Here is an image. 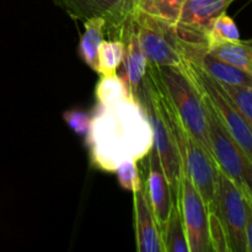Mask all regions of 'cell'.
Wrapping results in <instances>:
<instances>
[{
  "label": "cell",
  "instance_id": "3957f363",
  "mask_svg": "<svg viewBox=\"0 0 252 252\" xmlns=\"http://www.w3.org/2000/svg\"><path fill=\"white\" fill-rule=\"evenodd\" d=\"M147 71L155 79L182 125L211 153L206 110L198 90L182 64L162 66L148 64Z\"/></svg>",
  "mask_w": 252,
  "mask_h": 252
},
{
  "label": "cell",
  "instance_id": "9a60e30c",
  "mask_svg": "<svg viewBox=\"0 0 252 252\" xmlns=\"http://www.w3.org/2000/svg\"><path fill=\"white\" fill-rule=\"evenodd\" d=\"M207 51L221 62L252 75L251 41H220L207 44Z\"/></svg>",
  "mask_w": 252,
  "mask_h": 252
},
{
  "label": "cell",
  "instance_id": "2e32d148",
  "mask_svg": "<svg viewBox=\"0 0 252 252\" xmlns=\"http://www.w3.org/2000/svg\"><path fill=\"white\" fill-rule=\"evenodd\" d=\"M84 25H85V31L79 43V54L84 63L91 70L97 73V51L101 42L103 41V34L106 33V21L102 17H91L85 20Z\"/></svg>",
  "mask_w": 252,
  "mask_h": 252
},
{
  "label": "cell",
  "instance_id": "e0dca14e",
  "mask_svg": "<svg viewBox=\"0 0 252 252\" xmlns=\"http://www.w3.org/2000/svg\"><path fill=\"white\" fill-rule=\"evenodd\" d=\"M161 243L165 252H189L181 213L177 204H174L170 212L161 234Z\"/></svg>",
  "mask_w": 252,
  "mask_h": 252
},
{
  "label": "cell",
  "instance_id": "8992f818",
  "mask_svg": "<svg viewBox=\"0 0 252 252\" xmlns=\"http://www.w3.org/2000/svg\"><path fill=\"white\" fill-rule=\"evenodd\" d=\"M182 66L197 88L199 95L212 106L231 137L235 139L246 157L252 160V125L234 107L233 102L218 81L207 75L196 64L187 59L182 61Z\"/></svg>",
  "mask_w": 252,
  "mask_h": 252
},
{
  "label": "cell",
  "instance_id": "8fae6325",
  "mask_svg": "<svg viewBox=\"0 0 252 252\" xmlns=\"http://www.w3.org/2000/svg\"><path fill=\"white\" fill-rule=\"evenodd\" d=\"M235 0H186L175 29L185 43L207 46V36L214 20L226 12Z\"/></svg>",
  "mask_w": 252,
  "mask_h": 252
},
{
  "label": "cell",
  "instance_id": "ffe728a7",
  "mask_svg": "<svg viewBox=\"0 0 252 252\" xmlns=\"http://www.w3.org/2000/svg\"><path fill=\"white\" fill-rule=\"evenodd\" d=\"M125 56V43L122 39H105L101 42L97 51L98 71L100 75L117 73Z\"/></svg>",
  "mask_w": 252,
  "mask_h": 252
},
{
  "label": "cell",
  "instance_id": "ba28073f",
  "mask_svg": "<svg viewBox=\"0 0 252 252\" xmlns=\"http://www.w3.org/2000/svg\"><path fill=\"white\" fill-rule=\"evenodd\" d=\"M133 22L148 64L157 66L181 65V39L175 25L134 11Z\"/></svg>",
  "mask_w": 252,
  "mask_h": 252
},
{
  "label": "cell",
  "instance_id": "5bb4252c",
  "mask_svg": "<svg viewBox=\"0 0 252 252\" xmlns=\"http://www.w3.org/2000/svg\"><path fill=\"white\" fill-rule=\"evenodd\" d=\"M135 233L139 252H165L154 214L148 202L144 186L133 192Z\"/></svg>",
  "mask_w": 252,
  "mask_h": 252
},
{
  "label": "cell",
  "instance_id": "ac0fdd59",
  "mask_svg": "<svg viewBox=\"0 0 252 252\" xmlns=\"http://www.w3.org/2000/svg\"><path fill=\"white\" fill-rule=\"evenodd\" d=\"M98 106L107 107L132 96L125 80L117 73L101 75L95 90Z\"/></svg>",
  "mask_w": 252,
  "mask_h": 252
},
{
  "label": "cell",
  "instance_id": "7c38bea8",
  "mask_svg": "<svg viewBox=\"0 0 252 252\" xmlns=\"http://www.w3.org/2000/svg\"><path fill=\"white\" fill-rule=\"evenodd\" d=\"M147 158L148 174L143 186H144L148 202H149V206L152 208L153 214H154L158 230H159L160 238H161L162 230H164V226L166 224L175 202L169 181H167L166 175L162 170L154 148L150 149Z\"/></svg>",
  "mask_w": 252,
  "mask_h": 252
},
{
  "label": "cell",
  "instance_id": "277c9868",
  "mask_svg": "<svg viewBox=\"0 0 252 252\" xmlns=\"http://www.w3.org/2000/svg\"><path fill=\"white\" fill-rule=\"evenodd\" d=\"M162 96H164L167 115H169L170 123L172 126L175 139H176L177 150L181 159L182 175L189 177V181L193 184V186L203 198L204 203L208 207V211L211 212L213 209L214 198H216L218 166L211 153L182 125L164 93H162Z\"/></svg>",
  "mask_w": 252,
  "mask_h": 252
},
{
  "label": "cell",
  "instance_id": "6da1fadb",
  "mask_svg": "<svg viewBox=\"0 0 252 252\" xmlns=\"http://www.w3.org/2000/svg\"><path fill=\"white\" fill-rule=\"evenodd\" d=\"M91 162L107 172L128 160L140 161L153 148V133L147 115L133 96L96 110L86 134Z\"/></svg>",
  "mask_w": 252,
  "mask_h": 252
},
{
  "label": "cell",
  "instance_id": "44dd1931",
  "mask_svg": "<svg viewBox=\"0 0 252 252\" xmlns=\"http://www.w3.org/2000/svg\"><path fill=\"white\" fill-rule=\"evenodd\" d=\"M220 85L233 102L234 107L250 125H252V84H241V85L220 84Z\"/></svg>",
  "mask_w": 252,
  "mask_h": 252
},
{
  "label": "cell",
  "instance_id": "d4e9b609",
  "mask_svg": "<svg viewBox=\"0 0 252 252\" xmlns=\"http://www.w3.org/2000/svg\"><path fill=\"white\" fill-rule=\"evenodd\" d=\"M209 239L212 249L216 252H229L225 233L220 220L214 212H209Z\"/></svg>",
  "mask_w": 252,
  "mask_h": 252
},
{
  "label": "cell",
  "instance_id": "9c48e42d",
  "mask_svg": "<svg viewBox=\"0 0 252 252\" xmlns=\"http://www.w3.org/2000/svg\"><path fill=\"white\" fill-rule=\"evenodd\" d=\"M53 2L73 20L105 19L106 33L112 39H122L135 7V0H53Z\"/></svg>",
  "mask_w": 252,
  "mask_h": 252
},
{
  "label": "cell",
  "instance_id": "7402d4cb",
  "mask_svg": "<svg viewBox=\"0 0 252 252\" xmlns=\"http://www.w3.org/2000/svg\"><path fill=\"white\" fill-rule=\"evenodd\" d=\"M236 39H240V34L235 21L228 16L226 12H224L214 20L207 36V44L212 42L236 41Z\"/></svg>",
  "mask_w": 252,
  "mask_h": 252
},
{
  "label": "cell",
  "instance_id": "603a6c76",
  "mask_svg": "<svg viewBox=\"0 0 252 252\" xmlns=\"http://www.w3.org/2000/svg\"><path fill=\"white\" fill-rule=\"evenodd\" d=\"M115 172L117 174L118 182H120L122 189L130 192H135L142 187L143 182L140 180L137 161H134V160H128V161L122 162L115 170Z\"/></svg>",
  "mask_w": 252,
  "mask_h": 252
},
{
  "label": "cell",
  "instance_id": "d6986e66",
  "mask_svg": "<svg viewBox=\"0 0 252 252\" xmlns=\"http://www.w3.org/2000/svg\"><path fill=\"white\" fill-rule=\"evenodd\" d=\"M186 0H135L134 11L176 25Z\"/></svg>",
  "mask_w": 252,
  "mask_h": 252
},
{
  "label": "cell",
  "instance_id": "4fadbf2b",
  "mask_svg": "<svg viewBox=\"0 0 252 252\" xmlns=\"http://www.w3.org/2000/svg\"><path fill=\"white\" fill-rule=\"evenodd\" d=\"M125 43V56H123V75H120L125 80L133 97L137 98L138 91L142 86L148 69V59L140 46L139 37L135 30L133 16L127 29L122 36Z\"/></svg>",
  "mask_w": 252,
  "mask_h": 252
},
{
  "label": "cell",
  "instance_id": "52a82bcc",
  "mask_svg": "<svg viewBox=\"0 0 252 252\" xmlns=\"http://www.w3.org/2000/svg\"><path fill=\"white\" fill-rule=\"evenodd\" d=\"M252 211L240 187L218 167L216 198L213 209L220 220L228 244L229 252H246L245 225L248 214Z\"/></svg>",
  "mask_w": 252,
  "mask_h": 252
},
{
  "label": "cell",
  "instance_id": "5b68a950",
  "mask_svg": "<svg viewBox=\"0 0 252 252\" xmlns=\"http://www.w3.org/2000/svg\"><path fill=\"white\" fill-rule=\"evenodd\" d=\"M201 98L206 110L207 130L212 157L217 166L226 176L230 177L240 187L246 198L252 202V160L246 157L243 149L231 137L212 106L202 96Z\"/></svg>",
  "mask_w": 252,
  "mask_h": 252
},
{
  "label": "cell",
  "instance_id": "30bf717a",
  "mask_svg": "<svg viewBox=\"0 0 252 252\" xmlns=\"http://www.w3.org/2000/svg\"><path fill=\"white\" fill-rule=\"evenodd\" d=\"M177 207L181 213L189 252H212L209 211L189 179L182 175Z\"/></svg>",
  "mask_w": 252,
  "mask_h": 252
},
{
  "label": "cell",
  "instance_id": "cb8c5ba5",
  "mask_svg": "<svg viewBox=\"0 0 252 252\" xmlns=\"http://www.w3.org/2000/svg\"><path fill=\"white\" fill-rule=\"evenodd\" d=\"M63 120L65 121L66 125L73 132L81 137H86L91 123V117L88 113L78 110V108H73V110H68L63 113Z\"/></svg>",
  "mask_w": 252,
  "mask_h": 252
},
{
  "label": "cell",
  "instance_id": "7a4b0ae2",
  "mask_svg": "<svg viewBox=\"0 0 252 252\" xmlns=\"http://www.w3.org/2000/svg\"><path fill=\"white\" fill-rule=\"evenodd\" d=\"M137 100L142 105L150 123L153 133V148L166 175L175 204H177L182 180L181 159L165 106L164 96L157 81L148 71L138 91Z\"/></svg>",
  "mask_w": 252,
  "mask_h": 252
}]
</instances>
